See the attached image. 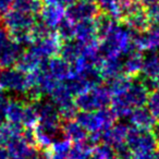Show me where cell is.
I'll return each instance as SVG.
<instances>
[{
	"label": "cell",
	"instance_id": "1",
	"mask_svg": "<svg viewBox=\"0 0 159 159\" xmlns=\"http://www.w3.org/2000/svg\"><path fill=\"white\" fill-rule=\"evenodd\" d=\"M111 109L102 108L95 111H79L75 120L86 130L89 134H102L116 122Z\"/></svg>",
	"mask_w": 159,
	"mask_h": 159
},
{
	"label": "cell",
	"instance_id": "2",
	"mask_svg": "<svg viewBox=\"0 0 159 159\" xmlns=\"http://www.w3.org/2000/svg\"><path fill=\"white\" fill-rule=\"evenodd\" d=\"M131 49H133V44L130 33L117 29H112L102 37L99 45V51L102 58L123 57Z\"/></svg>",
	"mask_w": 159,
	"mask_h": 159
},
{
	"label": "cell",
	"instance_id": "3",
	"mask_svg": "<svg viewBox=\"0 0 159 159\" xmlns=\"http://www.w3.org/2000/svg\"><path fill=\"white\" fill-rule=\"evenodd\" d=\"M111 92L107 85L91 87L75 97V105L80 111H95L108 108L111 102Z\"/></svg>",
	"mask_w": 159,
	"mask_h": 159
},
{
	"label": "cell",
	"instance_id": "4",
	"mask_svg": "<svg viewBox=\"0 0 159 159\" xmlns=\"http://www.w3.org/2000/svg\"><path fill=\"white\" fill-rule=\"evenodd\" d=\"M31 89V76L16 66L0 71V89L16 95H24Z\"/></svg>",
	"mask_w": 159,
	"mask_h": 159
},
{
	"label": "cell",
	"instance_id": "5",
	"mask_svg": "<svg viewBox=\"0 0 159 159\" xmlns=\"http://www.w3.org/2000/svg\"><path fill=\"white\" fill-rule=\"evenodd\" d=\"M22 52V46L14 40L7 30L0 27V66L9 68L16 66Z\"/></svg>",
	"mask_w": 159,
	"mask_h": 159
},
{
	"label": "cell",
	"instance_id": "6",
	"mask_svg": "<svg viewBox=\"0 0 159 159\" xmlns=\"http://www.w3.org/2000/svg\"><path fill=\"white\" fill-rule=\"evenodd\" d=\"M125 143L133 154L155 152L158 146L150 131L139 130L133 126H131Z\"/></svg>",
	"mask_w": 159,
	"mask_h": 159
},
{
	"label": "cell",
	"instance_id": "7",
	"mask_svg": "<svg viewBox=\"0 0 159 159\" xmlns=\"http://www.w3.org/2000/svg\"><path fill=\"white\" fill-rule=\"evenodd\" d=\"M149 95V86L145 81H134L132 80V83L128 87L125 92L119 94V95L113 96H120L124 99V102L134 109L135 107L145 106Z\"/></svg>",
	"mask_w": 159,
	"mask_h": 159
},
{
	"label": "cell",
	"instance_id": "8",
	"mask_svg": "<svg viewBox=\"0 0 159 159\" xmlns=\"http://www.w3.org/2000/svg\"><path fill=\"white\" fill-rule=\"evenodd\" d=\"M44 66L58 82H66L74 75L73 66L61 56H55L48 59L44 63Z\"/></svg>",
	"mask_w": 159,
	"mask_h": 159
},
{
	"label": "cell",
	"instance_id": "9",
	"mask_svg": "<svg viewBox=\"0 0 159 159\" xmlns=\"http://www.w3.org/2000/svg\"><path fill=\"white\" fill-rule=\"evenodd\" d=\"M60 48H61V44H60L59 37L49 35V34L45 37L34 40L30 47V49H32L43 60H48L57 56L60 52Z\"/></svg>",
	"mask_w": 159,
	"mask_h": 159
},
{
	"label": "cell",
	"instance_id": "10",
	"mask_svg": "<svg viewBox=\"0 0 159 159\" xmlns=\"http://www.w3.org/2000/svg\"><path fill=\"white\" fill-rule=\"evenodd\" d=\"M131 130V125L124 122L113 123L108 130H106L102 135V142L117 148L119 146L125 144L129 132Z\"/></svg>",
	"mask_w": 159,
	"mask_h": 159
},
{
	"label": "cell",
	"instance_id": "11",
	"mask_svg": "<svg viewBox=\"0 0 159 159\" xmlns=\"http://www.w3.org/2000/svg\"><path fill=\"white\" fill-rule=\"evenodd\" d=\"M38 112V123L49 125H61V117L57 106L51 100L39 99L35 102Z\"/></svg>",
	"mask_w": 159,
	"mask_h": 159
},
{
	"label": "cell",
	"instance_id": "12",
	"mask_svg": "<svg viewBox=\"0 0 159 159\" xmlns=\"http://www.w3.org/2000/svg\"><path fill=\"white\" fill-rule=\"evenodd\" d=\"M128 119L131 126L144 131H150L154 124L157 122L146 105L135 107L129 115Z\"/></svg>",
	"mask_w": 159,
	"mask_h": 159
},
{
	"label": "cell",
	"instance_id": "13",
	"mask_svg": "<svg viewBox=\"0 0 159 159\" xmlns=\"http://www.w3.org/2000/svg\"><path fill=\"white\" fill-rule=\"evenodd\" d=\"M143 60L144 55L141 50H139L136 47L131 49L129 52H126L122 57L124 74L130 77H134L137 76L139 74H141Z\"/></svg>",
	"mask_w": 159,
	"mask_h": 159
},
{
	"label": "cell",
	"instance_id": "14",
	"mask_svg": "<svg viewBox=\"0 0 159 159\" xmlns=\"http://www.w3.org/2000/svg\"><path fill=\"white\" fill-rule=\"evenodd\" d=\"M141 74L148 86H150L149 84H154L159 76V53L147 52V55L144 56Z\"/></svg>",
	"mask_w": 159,
	"mask_h": 159
},
{
	"label": "cell",
	"instance_id": "15",
	"mask_svg": "<svg viewBox=\"0 0 159 159\" xmlns=\"http://www.w3.org/2000/svg\"><path fill=\"white\" fill-rule=\"evenodd\" d=\"M61 134L72 144L86 141L89 137L86 130L75 119L64 120L63 123H61Z\"/></svg>",
	"mask_w": 159,
	"mask_h": 159
},
{
	"label": "cell",
	"instance_id": "16",
	"mask_svg": "<svg viewBox=\"0 0 159 159\" xmlns=\"http://www.w3.org/2000/svg\"><path fill=\"white\" fill-rule=\"evenodd\" d=\"M99 70L105 81H110L124 74L122 57L104 58L99 66Z\"/></svg>",
	"mask_w": 159,
	"mask_h": 159
},
{
	"label": "cell",
	"instance_id": "17",
	"mask_svg": "<svg viewBox=\"0 0 159 159\" xmlns=\"http://www.w3.org/2000/svg\"><path fill=\"white\" fill-rule=\"evenodd\" d=\"M49 96H50V100L57 106L58 109L75 104V96L70 91L66 82L58 83V85L53 89Z\"/></svg>",
	"mask_w": 159,
	"mask_h": 159
},
{
	"label": "cell",
	"instance_id": "18",
	"mask_svg": "<svg viewBox=\"0 0 159 159\" xmlns=\"http://www.w3.org/2000/svg\"><path fill=\"white\" fill-rule=\"evenodd\" d=\"M134 46L142 52L159 51V29L145 32L135 39Z\"/></svg>",
	"mask_w": 159,
	"mask_h": 159
},
{
	"label": "cell",
	"instance_id": "19",
	"mask_svg": "<svg viewBox=\"0 0 159 159\" xmlns=\"http://www.w3.org/2000/svg\"><path fill=\"white\" fill-rule=\"evenodd\" d=\"M47 60H43L38 55H36L32 49L23 50L21 56L16 61V68L22 70L25 73H32L38 70Z\"/></svg>",
	"mask_w": 159,
	"mask_h": 159
},
{
	"label": "cell",
	"instance_id": "20",
	"mask_svg": "<svg viewBox=\"0 0 159 159\" xmlns=\"http://www.w3.org/2000/svg\"><path fill=\"white\" fill-rule=\"evenodd\" d=\"M25 105H26L25 102H23L18 98L8 100L7 106H6V120L9 123L18 124V125L22 126Z\"/></svg>",
	"mask_w": 159,
	"mask_h": 159
},
{
	"label": "cell",
	"instance_id": "21",
	"mask_svg": "<svg viewBox=\"0 0 159 159\" xmlns=\"http://www.w3.org/2000/svg\"><path fill=\"white\" fill-rule=\"evenodd\" d=\"M83 52V45L81 43L74 42L72 39L66 40L63 45H61L60 48V56L63 59H66L68 62H70L71 64H73Z\"/></svg>",
	"mask_w": 159,
	"mask_h": 159
},
{
	"label": "cell",
	"instance_id": "22",
	"mask_svg": "<svg viewBox=\"0 0 159 159\" xmlns=\"http://www.w3.org/2000/svg\"><path fill=\"white\" fill-rule=\"evenodd\" d=\"M6 25L12 32V34L24 33L31 27L32 22L30 19L18 13H10L6 19Z\"/></svg>",
	"mask_w": 159,
	"mask_h": 159
},
{
	"label": "cell",
	"instance_id": "23",
	"mask_svg": "<svg viewBox=\"0 0 159 159\" xmlns=\"http://www.w3.org/2000/svg\"><path fill=\"white\" fill-rule=\"evenodd\" d=\"M74 36L79 43L86 46V45L97 44V38H96V30L92 25L84 24L80 25L74 30Z\"/></svg>",
	"mask_w": 159,
	"mask_h": 159
},
{
	"label": "cell",
	"instance_id": "24",
	"mask_svg": "<svg viewBox=\"0 0 159 159\" xmlns=\"http://www.w3.org/2000/svg\"><path fill=\"white\" fill-rule=\"evenodd\" d=\"M93 144L89 141H83L71 145L68 159H89L93 150Z\"/></svg>",
	"mask_w": 159,
	"mask_h": 159
},
{
	"label": "cell",
	"instance_id": "25",
	"mask_svg": "<svg viewBox=\"0 0 159 159\" xmlns=\"http://www.w3.org/2000/svg\"><path fill=\"white\" fill-rule=\"evenodd\" d=\"M38 123V112L35 102H27L25 105L22 126L27 130H33Z\"/></svg>",
	"mask_w": 159,
	"mask_h": 159
},
{
	"label": "cell",
	"instance_id": "26",
	"mask_svg": "<svg viewBox=\"0 0 159 159\" xmlns=\"http://www.w3.org/2000/svg\"><path fill=\"white\" fill-rule=\"evenodd\" d=\"M116 158V152L112 146L106 143H98L93 146V150L89 159H113Z\"/></svg>",
	"mask_w": 159,
	"mask_h": 159
},
{
	"label": "cell",
	"instance_id": "27",
	"mask_svg": "<svg viewBox=\"0 0 159 159\" xmlns=\"http://www.w3.org/2000/svg\"><path fill=\"white\" fill-rule=\"evenodd\" d=\"M146 106L148 107L152 115L154 116L155 120L159 122V89H155V91L150 92L148 95Z\"/></svg>",
	"mask_w": 159,
	"mask_h": 159
},
{
	"label": "cell",
	"instance_id": "28",
	"mask_svg": "<svg viewBox=\"0 0 159 159\" xmlns=\"http://www.w3.org/2000/svg\"><path fill=\"white\" fill-rule=\"evenodd\" d=\"M115 152H116V158L117 159H131V157L133 156L132 150L129 148L126 143L119 146V147L115 148Z\"/></svg>",
	"mask_w": 159,
	"mask_h": 159
},
{
	"label": "cell",
	"instance_id": "29",
	"mask_svg": "<svg viewBox=\"0 0 159 159\" xmlns=\"http://www.w3.org/2000/svg\"><path fill=\"white\" fill-rule=\"evenodd\" d=\"M8 100L9 99L3 93V91L0 89V125L3 124L6 120V106H7Z\"/></svg>",
	"mask_w": 159,
	"mask_h": 159
},
{
	"label": "cell",
	"instance_id": "30",
	"mask_svg": "<svg viewBox=\"0 0 159 159\" xmlns=\"http://www.w3.org/2000/svg\"><path fill=\"white\" fill-rule=\"evenodd\" d=\"M131 159H156V157H155V152H141V154H133Z\"/></svg>",
	"mask_w": 159,
	"mask_h": 159
},
{
	"label": "cell",
	"instance_id": "31",
	"mask_svg": "<svg viewBox=\"0 0 159 159\" xmlns=\"http://www.w3.org/2000/svg\"><path fill=\"white\" fill-rule=\"evenodd\" d=\"M150 132H152V136H154L155 141H156L157 144L159 145V122H156V123L154 124V126L152 128Z\"/></svg>",
	"mask_w": 159,
	"mask_h": 159
},
{
	"label": "cell",
	"instance_id": "32",
	"mask_svg": "<svg viewBox=\"0 0 159 159\" xmlns=\"http://www.w3.org/2000/svg\"><path fill=\"white\" fill-rule=\"evenodd\" d=\"M0 159H11L9 150L3 145H0Z\"/></svg>",
	"mask_w": 159,
	"mask_h": 159
},
{
	"label": "cell",
	"instance_id": "33",
	"mask_svg": "<svg viewBox=\"0 0 159 159\" xmlns=\"http://www.w3.org/2000/svg\"><path fill=\"white\" fill-rule=\"evenodd\" d=\"M7 0H0V11H3V10L7 9Z\"/></svg>",
	"mask_w": 159,
	"mask_h": 159
},
{
	"label": "cell",
	"instance_id": "34",
	"mask_svg": "<svg viewBox=\"0 0 159 159\" xmlns=\"http://www.w3.org/2000/svg\"><path fill=\"white\" fill-rule=\"evenodd\" d=\"M154 86H155V89H159V76L156 79V81L154 82Z\"/></svg>",
	"mask_w": 159,
	"mask_h": 159
},
{
	"label": "cell",
	"instance_id": "35",
	"mask_svg": "<svg viewBox=\"0 0 159 159\" xmlns=\"http://www.w3.org/2000/svg\"><path fill=\"white\" fill-rule=\"evenodd\" d=\"M0 71H1V66H0Z\"/></svg>",
	"mask_w": 159,
	"mask_h": 159
},
{
	"label": "cell",
	"instance_id": "36",
	"mask_svg": "<svg viewBox=\"0 0 159 159\" xmlns=\"http://www.w3.org/2000/svg\"><path fill=\"white\" fill-rule=\"evenodd\" d=\"M113 159H117V158H113Z\"/></svg>",
	"mask_w": 159,
	"mask_h": 159
}]
</instances>
